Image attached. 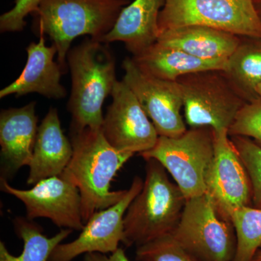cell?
Returning <instances> with one entry per match:
<instances>
[{"mask_svg":"<svg viewBox=\"0 0 261 261\" xmlns=\"http://www.w3.org/2000/svg\"><path fill=\"white\" fill-rule=\"evenodd\" d=\"M70 136L73 156L61 176L78 187L86 224L94 213L118 203L126 195L127 190L110 188L117 173L134 154L115 149L101 129L87 128Z\"/></svg>","mask_w":261,"mask_h":261,"instance_id":"obj_1","label":"cell"},{"mask_svg":"<svg viewBox=\"0 0 261 261\" xmlns=\"http://www.w3.org/2000/svg\"><path fill=\"white\" fill-rule=\"evenodd\" d=\"M107 44L87 38L67 55L71 75L67 106L72 118L70 133L102 128V106L117 82L116 60Z\"/></svg>","mask_w":261,"mask_h":261,"instance_id":"obj_2","label":"cell"},{"mask_svg":"<svg viewBox=\"0 0 261 261\" xmlns=\"http://www.w3.org/2000/svg\"><path fill=\"white\" fill-rule=\"evenodd\" d=\"M130 0H43L32 15L37 36H48L58 51L64 73L67 55L75 38L89 36L101 42Z\"/></svg>","mask_w":261,"mask_h":261,"instance_id":"obj_3","label":"cell"},{"mask_svg":"<svg viewBox=\"0 0 261 261\" xmlns=\"http://www.w3.org/2000/svg\"><path fill=\"white\" fill-rule=\"evenodd\" d=\"M145 161L143 187L130 202L123 219V244L127 247H138L172 232L187 202L163 165L154 159Z\"/></svg>","mask_w":261,"mask_h":261,"instance_id":"obj_4","label":"cell"},{"mask_svg":"<svg viewBox=\"0 0 261 261\" xmlns=\"http://www.w3.org/2000/svg\"><path fill=\"white\" fill-rule=\"evenodd\" d=\"M176 82L183 99L185 121L190 127L228 130L248 103L224 70L187 73Z\"/></svg>","mask_w":261,"mask_h":261,"instance_id":"obj_5","label":"cell"},{"mask_svg":"<svg viewBox=\"0 0 261 261\" xmlns=\"http://www.w3.org/2000/svg\"><path fill=\"white\" fill-rule=\"evenodd\" d=\"M214 128L190 127L178 137L159 136L156 145L140 155L161 163L189 200L206 192L205 178L214 159Z\"/></svg>","mask_w":261,"mask_h":261,"instance_id":"obj_6","label":"cell"},{"mask_svg":"<svg viewBox=\"0 0 261 261\" xmlns=\"http://www.w3.org/2000/svg\"><path fill=\"white\" fill-rule=\"evenodd\" d=\"M171 234L199 261H233L237 237L207 193L187 200Z\"/></svg>","mask_w":261,"mask_h":261,"instance_id":"obj_7","label":"cell"},{"mask_svg":"<svg viewBox=\"0 0 261 261\" xmlns=\"http://www.w3.org/2000/svg\"><path fill=\"white\" fill-rule=\"evenodd\" d=\"M159 25L160 33L200 25L261 39V20L253 0H165Z\"/></svg>","mask_w":261,"mask_h":261,"instance_id":"obj_8","label":"cell"},{"mask_svg":"<svg viewBox=\"0 0 261 261\" xmlns=\"http://www.w3.org/2000/svg\"><path fill=\"white\" fill-rule=\"evenodd\" d=\"M123 82L135 94L159 136L176 137L187 130L181 114L183 99L176 82L145 73L132 58L123 62Z\"/></svg>","mask_w":261,"mask_h":261,"instance_id":"obj_9","label":"cell"},{"mask_svg":"<svg viewBox=\"0 0 261 261\" xmlns=\"http://www.w3.org/2000/svg\"><path fill=\"white\" fill-rule=\"evenodd\" d=\"M214 156L205 178L206 192L220 214L231 221L237 209L252 205L250 177L228 129L214 130Z\"/></svg>","mask_w":261,"mask_h":261,"instance_id":"obj_10","label":"cell"},{"mask_svg":"<svg viewBox=\"0 0 261 261\" xmlns=\"http://www.w3.org/2000/svg\"><path fill=\"white\" fill-rule=\"evenodd\" d=\"M111 96L101 128L110 145L133 154L152 149L159 135L135 94L125 82L117 80Z\"/></svg>","mask_w":261,"mask_h":261,"instance_id":"obj_11","label":"cell"},{"mask_svg":"<svg viewBox=\"0 0 261 261\" xmlns=\"http://www.w3.org/2000/svg\"><path fill=\"white\" fill-rule=\"evenodd\" d=\"M1 190L14 196L25 207L29 220L47 218L58 227L82 231V199L74 184L63 176H56L38 182L30 190H19L1 180Z\"/></svg>","mask_w":261,"mask_h":261,"instance_id":"obj_12","label":"cell"},{"mask_svg":"<svg viewBox=\"0 0 261 261\" xmlns=\"http://www.w3.org/2000/svg\"><path fill=\"white\" fill-rule=\"evenodd\" d=\"M144 181L135 176L126 195L118 203L94 213L84 225L78 238L71 243L60 244L49 261H71L82 254L113 253L124 242L123 219L130 202L143 187Z\"/></svg>","mask_w":261,"mask_h":261,"instance_id":"obj_13","label":"cell"},{"mask_svg":"<svg viewBox=\"0 0 261 261\" xmlns=\"http://www.w3.org/2000/svg\"><path fill=\"white\" fill-rule=\"evenodd\" d=\"M36 102L0 113L1 180H11L20 168L30 165L38 128Z\"/></svg>","mask_w":261,"mask_h":261,"instance_id":"obj_14","label":"cell"},{"mask_svg":"<svg viewBox=\"0 0 261 261\" xmlns=\"http://www.w3.org/2000/svg\"><path fill=\"white\" fill-rule=\"evenodd\" d=\"M27 62L23 71L13 83L0 91V98L15 94L16 97L37 93L48 99H61L66 97V90L61 83L64 73L54 58L58 55L53 44L48 47L45 36L39 35V42L27 47Z\"/></svg>","mask_w":261,"mask_h":261,"instance_id":"obj_15","label":"cell"},{"mask_svg":"<svg viewBox=\"0 0 261 261\" xmlns=\"http://www.w3.org/2000/svg\"><path fill=\"white\" fill-rule=\"evenodd\" d=\"M165 0H135L123 8L113 29L101 42H121L137 56L157 42L159 18Z\"/></svg>","mask_w":261,"mask_h":261,"instance_id":"obj_16","label":"cell"},{"mask_svg":"<svg viewBox=\"0 0 261 261\" xmlns=\"http://www.w3.org/2000/svg\"><path fill=\"white\" fill-rule=\"evenodd\" d=\"M73 146L62 129L58 110L51 108L38 128L27 185L60 176L73 156Z\"/></svg>","mask_w":261,"mask_h":261,"instance_id":"obj_17","label":"cell"},{"mask_svg":"<svg viewBox=\"0 0 261 261\" xmlns=\"http://www.w3.org/2000/svg\"><path fill=\"white\" fill-rule=\"evenodd\" d=\"M241 37L210 27L190 25L160 33L157 42L205 61L227 60Z\"/></svg>","mask_w":261,"mask_h":261,"instance_id":"obj_18","label":"cell"},{"mask_svg":"<svg viewBox=\"0 0 261 261\" xmlns=\"http://www.w3.org/2000/svg\"><path fill=\"white\" fill-rule=\"evenodd\" d=\"M132 59L141 70L163 80L176 82L187 73L207 70H224L226 61H205L185 51L156 42Z\"/></svg>","mask_w":261,"mask_h":261,"instance_id":"obj_19","label":"cell"},{"mask_svg":"<svg viewBox=\"0 0 261 261\" xmlns=\"http://www.w3.org/2000/svg\"><path fill=\"white\" fill-rule=\"evenodd\" d=\"M224 70L247 102L260 99L256 89L261 83V39L242 37Z\"/></svg>","mask_w":261,"mask_h":261,"instance_id":"obj_20","label":"cell"},{"mask_svg":"<svg viewBox=\"0 0 261 261\" xmlns=\"http://www.w3.org/2000/svg\"><path fill=\"white\" fill-rule=\"evenodd\" d=\"M13 225L15 232L23 241V252L19 256H15L1 241L0 261H49L56 247L73 231L69 228H63L55 236L47 238L39 225L22 216L15 218Z\"/></svg>","mask_w":261,"mask_h":261,"instance_id":"obj_21","label":"cell"},{"mask_svg":"<svg viewBox=\"0 0 261 261\" xmlns=\"http://www.w3.org/2000/svg\"><path fill=\"white\" fill-rule=\"evenodd\" d=\"M237 237L233 261H252L261 247V209L243 206L231 216Z\"/></svg>","mask_w":261,"mask_h":261,"instance_id":"obj_22","label":"cell"},{"mask_svg":"<svg viewBox=\"0 0 261 261\" xmlns=\"http://www.w3.org/2000/svg\"><path fill=\"white\" fill-rule=\"evenodd\" d=\"M137 261H199L171 233L163 235L137 247Z\"/></svg>","mask_w":261,"mask_h":261,"instance_id":"obj_23","label":"cell"},{"mask_svg":"<svg viewBox=\"0 0 261 261\" xmlns=\"http://www.w3.org/2000/svg\"><path fill=\"white\" fill-rule=\"evenodd\" d=\"M230 139L251 182L252 207L261 209V147L248 137L231 136Z\"/></svg>","mask_w":261,"mask_h":261,"instance_id":"obj_24","label":"cell"},{"mask_svg":"<svg viewBox=\"0 0 261 261\" xmlns=\"http://www.w3.org/2000/svg\"><path fill=\"white\" fill-rule=\"evenodd\" d=\"M228 135L252 139L261 147V99L245 105L228 128Z\"/></svg>","mask_w":261,"mask_h":261,"instance_id":"obj_25","label":"cell"},{"mask_svg":"<svg viewBox=\"0 0 261 261\" xmlns=\"http://www.w3.org/2000/svg\"><path fill=\"white\" fill-rule=\"evenodd\" d=\"M42 1L15 0L13 8L0 16V32H22L27 25L25 18L37 10Z\"/></svg>","mask_w":261,"mask_h":261,"instance_id":"obj_26","label":"cell"},{"mask_svg":"<svg viewBox=\"0 0 261 261\" xmlns=\"http://www.w3.org/2000/svg\"><path fill=\"white\" fill-rule=\"evenodd\" d=\"M84 261H130L123 249L119 247L116 251L111 253L110 256L99 252H91L85 254Z\"/></svg>","mask_w":261,"mask_h":261,"instance_id":"obj_27","label":"cell"},{"mask_svg":"<svg viewBox=\"0 0 261 261\" xmlns=\"http://www.w3.org/2000/svg\"><path fill=\"white\" fill-rule=\"evenodd\" d=\"M254 5H255V9L258 15L259 18L261 20V0H253Z\"/></svg>","mask_w":261,"mask_h":261,"instance_id":"obj_28","label":"cell"},{"mask_svg":"<svg viewBox=\"0 0 261 261\" xmlns=\"http://www.w3.org/2000/svg\"><path fill=\"white\" fill-rule=\"evenodd\" d=\"M252 261H261V247L257 250Z\"/></svg>","mask_w":261,"mask_h":261,"instance_id":"obj_29","label":"cell"},{"mask_svg":"<svg viewBox=\"0 0 261 261\" xmlns=\"http://www.w3.org/2000/svg\"><path fill=\"white\" fill-rule=\"evenodd\" d=\"M256 91L257 95H258L259 97L261 99V83L257 86Z\"/></svg>","mask_w":261,"mask_h":261,"instance_id":"obj_30","label":"cell"}]
</instances>
